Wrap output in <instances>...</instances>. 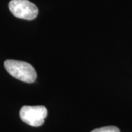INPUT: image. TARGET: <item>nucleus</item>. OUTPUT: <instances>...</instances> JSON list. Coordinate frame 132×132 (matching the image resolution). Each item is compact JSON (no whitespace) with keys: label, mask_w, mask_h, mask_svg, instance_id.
Masks as SVG:
<instances>
[{"label":"nucleus","mask_w":132,"mask_h":132,"mask_svg":"<svg viewBox=\"0 0 132 132\" xmlns=\"http://www.w3.org/2000/svg\"><path fill=\"white\" fill-rule=\"evenodd\" d=\"M6 71L14 78L26 83H33L37 73L32 65L24 61L7 60L4 63Z\"/></svg>","instance_id":"obj_1"},{"label":"nucleus","mask_w":132,"mask_h":132,"mask_svg":"<svg viewBox=\"0 0 132 132\" xmlns=\"http://www.w3.org/2000/svg\"><path fill=\"white\" fill-rule=\"evenodd\" d=\"M47 114V109L43 106H24L21 109L19 115L25 123L31 126L38 127L44 123Z\"/></svg>","instance_id":"obj_2"},{"label":"nucleus","mask_w":132,"mask_h":132,"mask_svg":"<svg viewBox=\"0 0 132 132\" xmlns=\"http://www.w3.org/2000/svg\"><path fill=\"white\" fill-rule=\"evenodd\" d=\"M91 132H120V129L116 126H104V127L98 128L93 130Z\"/></svg>","instance_id":"obj_4"},{"label":"nucleus","mask_w":132,"mask_h":132,"mask_svg":"<svg viewBox=\"0 0 132 132\" xmlns=\"http://www.w3.org/2000/svg\"><path fill=\"white\" fill-rule=\"evenodd\" d=\"M9 9L14 16L25 20H33L38 14L37 6L28 0H11Z\"/></svg>","instance_id":"obj_3"}]
</instances>
